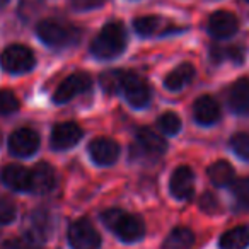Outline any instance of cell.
<instances>
[{
  "label": "cell",
  "instance_id": "obj_16",
  "mask_svg": "<svg viewBox=\"0 0 249 249\" xmlns=\"http://www.w3.org/2000/svg\"><path fill=\"white\" fill-rule=\"evenodd\" d=\"M229 106L237 114H249V79L241 77L229 89Z\"/></svg>",
  "mask_w": 249,
  "mask_h": 249
},
{
  "label": "cell",
  "instance_id": "obj_7",
  "mask_svg": "<svg viewBox=\"0 0 249 249\" xmlns=\"http://www.w3.org/2000/svg\"><path fill=\"white\" fill-rule=\"evenodd\" d=\"M89 87H90V77L84 72H75L67 77V79L56 87L55 94H53V99L58 104L69 103V101H72L75 96L86 92Z\"/></svg>",
  "mask_w": 249,
  "mask_h": 249
},
{
  "label": "cell",
  "instance_id": "obj_18",
  "mask_svg": "<svg viewBox=\"0 0 249 249\" xmlns=\"http://www.w3.org/2000/svg\"><path fill=\"white\" fill-rule=\"evenodd\" d=\"M137 143H139V147L143 152L154 157L162 156L167 147L164 139H160V137L150 128H140L139 132H137Z\"/></svg>",
  "mask_w": 249,
  "mask_h": 249
},
{
  "label": "cell",
  "instance_id": "obj_14",
  "mask_svg": "<svg viewBox=\"0 0 249 249\" xmlns=\"http://www.w3.org/2000/svg\"><path fill=\"white\" fill-rule=\"evenodd\" d=\"M193 116L196 120V123L208 126V124H213L220 118V106L212 96H200L196 99L193 106Z\"/></svg>",
  "mask_w": 249,
  "mask_h": 249
},
{
  "label": "cell",
  "instance_id": "obj_28",
  "mask_svg": "<svg viewBox=\"0 0 249 249\" xmlns=\"http://www.w3.org/2000/svg\"><path fill=\"white\" fill-rule=\"evenodd\" d=\"M19 109V99L14 92L2 89L0 90V114H11Z\"/></svg>",
  "mask_w": 249,
  "mask_h": 249
},
{
  "label": "cell",
  "instance_id": "obj_2",
  "mask_svg": "<svg viewBox=\"0 0 249 249\" xmlns=\"http://www.w3.org/2000/svg\"><path fill=\"white\" fill-rule=\"evenodd\" d=\"M126 46V33H124V26L121 22L114 21L106 24L99 31V35L94 38L92 45H90V52L97 58L109 60L118 56Z\"/></svg>",
  "mask_w": 249,
  "mask_h": 249
},
{
  "label": "cell",
  "instance_id": "obj_33",
  "mask_svg": "<svg viewBox=\"0 0 249 249\" xmlns=\"http://www.w3.org/2000/svg\"><path fill=\"white\" fill-rule=\"evenodd\" d=\"M7 249H39L36 246V242L33 241H26V239H14V241H9L7 244Z\"/></svg>",
  "mask_w": 249,
  "mask_h": 249
},
{
  "label": "cell",
  "instance_id": "obj_21",
  "mask_svg": "<svg viewBox=\"0 0 249 249\" xmlns=\"http://www.w3.org/2000/svg\"><path fill=\"white\" fill-rule=\"evenodd\" d=\"M210 181L215 186H229L234 181V167L227 160H217L207 171Z\"/></svg>",
  "mask_w": 249,
  "mask_h": 249
},
{
  "label": "cell",
  "instance_id": "obj_5",
  "mask_svg": "<svg viewBox=\"0 0 249 249\" xmlns=\"http://www.w3.org/2000/svg\"><path fill=\"white\" fill-rule=\"evenodd\" d=\"M69 242L73 249H99L101 235L90 220L79 218L69 229Z\"/></svg>",
  "mask_w": 249,
  "mask_h": 249
},
{
  "label": "cell",
  "instance_id": "obj_20",
  "mask_svg": "<svg viewBox=\"0 0 249 249\" xmlns=\"http://www.w3.org/2000/svg\"><path fill=\"white\" fill-rule=\"evenodd\" d=\"M249 246V227L239 225L220 237V249H246Z\"/></svg>",
  "mask_w": 249,
  "mask_h": 249
},
{
  "label": "cell",
  "instance_id": "obj_26",
  "mask_svg": "<svg viewBox=\"0 0 249 249\" xmlns=\"http://www.w3.org/2000/svg\"><path fill=\"white\" fill-rule=\"evenodd\" d=\"M157 124H159V128L162 130L166 135H176V133L181 130L179 116H178L176 113H171V111L169 113H164L162 116L159 118Z\"/></svg>",
  "mask_w": 249,
  "mask_h": 249
},
{
  "label": "cell",
  "instance_id": "obj_22",
  "mask_svg": "<svg viewBox=\"0 0 249 249\" xmlns=\"http://www.w3.org/2000/svg\"><path fill=\"white\" fill-rule=\"evenodd\" d=\"M195 242V235L190 229L178 227L169 232L164 241V249H190Z\"/></svg>",
  "mask_w": 249,
  "mask_h": 249
},
{
  "label": "cell",
  "instance_id": "obj_1",
  "mask_svg": "<svg viewBox=\"0 0 249 249\" xmlns=\"http://www.w3.org/2000/svg\"><path fill=\"white\" fill-rule=\"evenodd\" d=\"M104 225L111 232L118 235L123 242H137L145 234V225L140 220V217L120 208H109L101 215Z\"/></svg>",
  "mask_w": 249,
  "mask_h": 249
},
{
  "label": "cell",
  "instance_id": "obj_6",
  "mask_svg": "<svg viewBox=\"0 0 249 249\" xmlns=\"http://www.w3.org/2000/svg\"><path fill=\"white\" fill-rule=\"evenodd\" d=\"M124 99L128 101L133 107H143L150 101V89L142 77L133 72H124L121 77V89Z\"/></svg>",
  "mask_w": 249,
  "mask_h": 249
},
{
  "label": "cell",
  "instance_id": "obj_31",
  "mask_svg": "<svg viewBox=\"0 0 249 249\" xmlns=\"http://www.w3.org/2000/svg\"><path fill=\"white\" fill-rule=\"evenodd\" d=\"M200 207H201V210H205L207 213H215V212H218L217 196H215L213 193H210V191L203 193L200 198Z\"/></svg>",
  "mask_w": 249,
  "mask_h": 249
},
{
  "label": "cell",
  "instance_id": "obj_30",
  "mask_svg": "<svg viewBox=\"0 0 249 249\" xmlns=\"http://www.w3.org/2000/svg\"><path fill=\"white\" fill-rule=\"evenodd\" d=\"M16 218V205L7 198H0V225L11 224Z\"/></svg>",
  "mask_w": 249,
  "mask_h": 249
},
{
  "label": "cell",
  "instance_id": "obj_4",
  "mask_svg": "<svg viewBox=\"0 0 249 249\" xmlns=\"http://www.w3.org/2000/svg\"><path fill=\"white\" fill-rule=\"evenodd\" d=\"M35 53L24 45H12L0 55V65L9 73H24L35 67Z\"/></svg>",
  "mask_w": 249,
  "mask_h": 249
},
{
  "label": "cell",
  "instance_id": "obj_24",
  "mask_svg": "<svg viewBox=\"0 0 249 249\" xmlns=\"http://www.w3.org/2000/svg\"><path fill=\"white\" fill-rule=\"evenodd\" d=\"M229 145H231L232 152L237 157H241V159H244V160H249V132H241V133L232 135Z\"/></svg>",
  "mask_w": 249,
  "mask_h": 249
},
{
  "label": "cell",
  "instance_id": "obj_32",
  "mask_svg": "<svg viewBox=\"0 0 249 249\" xmlns=\"http://www.w3.org/2000/svg\"><path fill=\"white\" fill-rule=\"evenodd\" d=\"M106 0H72V5L77 11H90V9L101 7Z\"/></svg>",
  "mask_w": 249,
  "mask_h": 249
},
{
  "label": "cell",
  "instance_id": "obj_19",
  "mask_svg": "<svg viewBox=\"0 0 249 249\" xmlns=\"http://www.w3.org/2000/svg\"><path fill=\"white\" fill-rule=\"evenodd\" d=\"M195 79V67L191 63H181L164 79V86L169 90H181Z\"/></svg>",
  "mask_w": 249,
  "mask_h": 249
},
{
  "label": "cell",
  "instance_id": "obj_15",
  "mask_svg": "<svg viewBox=\"0 0 249 249\" xmlns=\"http://www.w3.org/2000/svg\"><path fill=\"white\" fill-rule=\"evenodd\" d=\"M53 231V222L48 212L36 210L29 217V227H28V239L33 242H41L50 237Z\"/></svg>",
  "mask_w": 249,
  "mask_h": 249
},
{
  "label": "cell",
  "instance_id": "obj_11",
  "mask_svg": "<svg viewBox=\"0 0 249 249\" xmlns=\"http://www.w3.org/2000/svg\"><path fill=\"white\" fill-rule=\"evenodd\" d=\"M237 28H239V21L232 12L217 11L208 19V33L217 39L231 38L232 35H235Z\"/></svg>",
  "mask_w": 249,
  "mask_h": 249
},
{
  "label": "cell",
  "instance_id": "obj_10",
  "mask_svg": "<svg viewBox=\"0 0 249 249\" xmlns=\"http://www.w3.org/2000/svg\"><path fill=\"white\" fill-rule=\"evenodd\" d=\"M82 139V130L73 121L55 124L52 132V147L55 150H67Z\"/></svg>",
  "mask_w": 249,
  "mask_h": 249
},
{
  "label": "cell",
  "instance_id": "obj_13",
  "mask_svg": "<svg viewBox=\"0 0 249 249\" xmlns=\"http://www.w3.org/2000/svg\"><path fill=\"white\" fill-rule=\"evenodd\" d=\"M56 176L55 171L50 164L39 162L35 169L31 171V181H29V191L36 195H46L55 188Z\"/></svg>",
  "mask_w": 249,
  "mask_h": 249
},
{
  "label": "cell",
  "instance_id": "obj_3",
  "mask_svg": "<svg viewBox=\"0 0 249 249\" xmlns=\"http://www.w3.org/2000/svg\"><path fill=\"white\" fill-rule=\"evenodd\" d=\"M36 33H38L39 39L48 46L70 45V43H75L80 36L77 28L67 26L58 21H52V19H45V21L39 22L36 26Z\"/></svg>",
  "mask_w": 249,
  "mask_h": 249
},
{
  "label": "cell",
  "instance_id": "obj_35",
  "mask_svg": "<svg viewBox=\"0 0 249 249\" xmlns=\"http://www.w3.org/2000/svg\"><path fill=\"white\" fill-rule=\"evenodd\" d=\"M246 2H249V0H246Z\"/></svg>",
  "mask_w": 249,
  "mask_h": 249
},
{
  "label": "cell",
  "instance_id": "obj_29",
  "mask_svg": "<svg viewBox=\"0 0 249 249\" xmlns=\"http://www.w3.org/2000/svg\"><path fill=\"white\" fill-rule=\"evenodd\" d=\"M213 56L215 60H231L234 63H241L244 60V52L241 48H225V50H213Z\"/></svg>",
  "mask_w": 249,
  "mask_h": 249
},
{
  "label": "cell",
  "instance_id": "obj_9",
  "mask_svg": "<svg viewBox=\"0 0 249 249\" xmlns=\"http://www.w3.org/2000/svg\"><path fill=\"white\" fill-rule=\"evenodd\" d=\"M39 135L31 128H19L9 137V150L18 157H29L38 150Z\"/></svg>",
  "mask_w": 249,
  "mask_h": 249
},
{
  "label": "cell",
  "instance_id": "obj_34",
  "mask_svg": "<svg viewBox=\"0 0 249 249\" xmlns=\"http://www.w3.org/2000/svg\"><path fill=\"white\" fill-rule=\"evenodd\" d=\"M7 2H9V0H0V7H4V5L7 4Z\"/></svg>",
  "mask_w": 249,
  "mask_h": 249
},
{
  "label": "cell",
  "instance_id": "obj_12",
  "mask_svg": "<svg viewBox=\"0 0 249 249\" xmlns=\"http://www.w3.org/2000/svg\"><path fill=\"white\" fill-rule=\"evenodd\" d=\"M171 193L178 200H188L195 191V174L188 166H179L174 169L169 181Z\"/></svg>",
  "mask_w": 249,
  "mask_h": 249
},
{
  "label": "cell",
  "instance_id": "obj_27",
  "mask_svg": "<svg viewBox=\"0 0 249 249\" xmlns=\"http://www.w3.org/2000/svg\"><path fill=\"white\" fill-rule=\"evenodd\" d=\"M121 77H123V70H107L101 77V84H103L104 90L109 94L118 92L121 89Z\"/></svg>",
  "mask_w": 249,
  "mask_h": 249
},
{
  "label": "cell",
  "instance_id": "obj_25",
  "mask_svg": "<svg viewBox=\"0 0 249 249\" xmlns=\"http://www.w3.org/2000/svg\"><path fill=\"white\" fill-rule=\"evenodd\" d=\"M232 195L241 207L249 208V178L232 181Z\"/></svg>",
  "mask_w": 249,
  "mask_h": 249
},
{
  "label": "cell",
  "instance_id": "obj_17",
  "mask_svg": "<svg viewBox=\"0 0 249 249\" xmlns=\"http://www.w3.org/2000/svg\"><path fill=\"white\" fill-rule=\"evenodd\" d=\"M2 181L5 183V186L14 191H29L31 171L19 164H9L2 169Z\"/></svg>",
  "mask_w": 249,
  "mask_h": 249
},
{
  "label": "cell",
  "instance_id": "obj_8",
  "mask_svg": "<svg viewBox=\"0 0 249 249\" xmlns=\"http://www.w3.org/2000/svg\"><path fill=\"white\" fill-rule=\"evenodd\" d=\"M89 156L99 166H111L120 157V145L113 139L107 137H97L90 140L89 143Z\"/></svg>",
  "mask_w": 249,
  "mask_h": 249
},
{
  "label": "cell",
  "instance_id": "obj_23",
  "mask_svg": "<svg viewBox=\"0 0 249 249\" xmlns=\"http://www.w3.org/2000/svg\"><path fill=\"white\" fill-rule=\"evenodd\" d=\"M164 22L166 21L159 16H140L133 21V28L142 36H154L162 31Z\"/></svg>",
  "mask_w": 249,
  "mask_h": 249
}]
</instances>
